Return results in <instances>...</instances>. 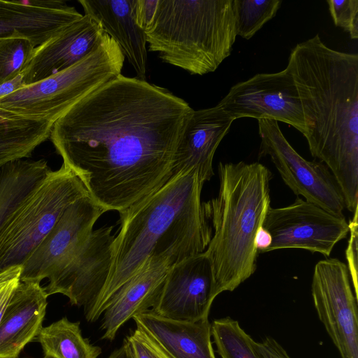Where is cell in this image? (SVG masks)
<instances>
[{"label": "cell", "instance_id": "f1b7e54d", "mask_svg": "<svg viewBox=\"0 0 358 358\" xmlns=\"http://www.w3.org/2000/svg\"><path fill=\"white\" fill-rule=\"evenodd\" d=\"M128 358H169L141 329L136 328L124 339Z\"/></svg>", "mask_w": 358, "mask_h": 358}, {"label": "cell", "instance_id": "277c9868", "mask_svg": "<svg viewBox=\"0 0 358 358\" xmlns=\"http://www.w3.org/2000/svg\"><path fill=\"white\" fill-rule=\"evenodd\" d=\"M217 195L203 203L213 232L204 252L211 265L212 296L232 292L257 269L254 240L270 206L272 173L259 162H220Z\"/></svg>", "mask_w": 358, "mask_h": 358}, {"label": "cell", "instance_id": "7a4b0ae2", "mask_svg": "<svg viewBox=\"0 0 358 358\" xmlns=\"http://www.w3.org/2000/svg\"><path fill=\"white\" fill-rule=\"evenodd\" d=\"M287 66L300 98L311 155L358 208V55L329 48L319 34L296 45Z\"/></svg>", "mask_w": 358, "mask_h": 358}, {"label": "cell", "instance_id": "e575fe53", "mask_svg": "<svg viewBox=\"0 0 358 358\" xmlns=\"http://www.w3.org/2000/svg\"><path fill=\"white\" fill-rule=\"evenodd\" d=\"M26 86L22 73L0 85V99L3 98Z\"/></svg>", "mask_w": 358, "mask_h": 358}, {"label": "cell", "instance_id": "4dcf8cb0", "mask_svg": "<svg viewBox=\"0 0 358 358\" xmlns=\"http://www.w3.org/2000/svg\"><path fill=\"white\" fill-rule=\"evenodd\" d=\"M22 266H15L0 271V319L20 282Z\"/></svg>", "mask_w": 358, "mask_h": 358}, {"label": "cell", "instance_id": "7c38bea8", "mask_svg": "<svg viewBox=\"0 0 358 358\" xmlns=\"http://www.w3.org/2000/svg\"><path fill=\"white\" fill-rule=\"evenodd\" d=\"M105 212L90 196L72 203L22 264L20 281L41 283L58 273L86 243Z\"/></svg>", "mask_w": 358, "mask_h": 358}, {"label": "cell", "instance_id": "ac0fdd59", "mask_svg": "<svg viewBox=\"0 0 358 358\" xmlns=\"http://www.w3.org/2000/svg\"><path fill=\"white\" fill-rule=\"evenodd\" d=\"M48 295L41 283L20 282L0 319V358H18L43 327Z\"/></svg>", "mask_w": 358, "mask_h": 358}, {"label": "cell", "instance_id": "e0dca14e", "mask_svg": "<svg viewBox=\"0 0 358 358\" xmlns=\"http://www.w3.org/2000/svg\"><path fill=\"white\" fill-rule=\"evenodd\" d=\"M234 121L219 104L192 110L177 148L174 175L194 169L204 182L210 180L214 176V155Z\"/></svg>", "mask_w": 358, "mask_h": 358}, {"label": "cell", "instance_id": "d590c367", "mask_svg": "<svg viewBox=\"0 0 358 358\" xmlns=\"http://www.w3.org/2000/svg\"><path fill=\"white\" fill-rule=\"evenodd\" d=\"M20 2L27 6L45 9H59L69 6L65 1L60 0H21Z\"/></svg>", "mask_w": 358, "mask_h": 358}, {"label": "cell", "instance_id": "ba28073f", "mask_svg": "<svg viewBox=\"0 0 358 358\" xmlns=\"http://www.w3.org/2000/svg\"><path fill=\"white\" fill-rule=\"evenodd\" d=\"M261 138L259 158L269 156L285 185L297 196L324 210L343 215L341 190L328 167L319 161H308L289 144L272 120H259Z\"/></svg>", "mask_w": 358, "mask_h": 358}, {"label": "cell", "instance_id": "3957f363", "mask_svg": "<svg viewBox=\"0 0 358 358\" xmlns=\"http://www.w3.org/2000/svg\"><path fill=\"white\" fill-rule=\"evenodd\" d=\"M204 183L195 169L180 171L119 213L109 274L97 297L84 308L87 321L102 315L112 296L150 257L166 256L173 265L206 251L213 229L201 202Z\"/></svg>", "mask_w": 358, "mask_h": 358}, {"label": "cell", "instance_id": "8d00e7d4", "mask_svg": "<svg viewBox=\"0 0 358 358\" xmlns=\"http://www.w3.org/2000/svg\"><path fill=\"white\" fill-rule=\"evenodd\" d=\"M108 358H128L124 345H122L121 347L114 350Z\"/></svg>", "mask_w": 358, "mask_h": 358}, {"label": "cell", "instance_id": "9c48e42d", "mask_svg": "<svg viewBox=\"0 0 358 358\" xmlns=\"http://www.w3.org/2000/svg\"><path fill=\"white\" fill-rule=\"evenodd\" d=\"M262 227L272 237L266 252L302 249L327 257L349 233V224L344 215H334L299 197L285 207L270 206Z\"/></svg>", "mask_w": 358, "mask_h": 358}, {"label": "cell", "instance_id": "52a82bcc", "mask_svg": "<svg viewBox=\"0 0 358 358\" xmlns=\"http://www.w3.org/2000/svg\"><path fill=\"white\" fill-rule=\"evenodd\" d=\"M90 196L65 164L50 170L4 219L0 227V271L22 266L65 210Z\"/></svg>", "mask_w": 358, "mask_h": 358}, {"label": "cell", "instance_id": "603a6c76", "mask_svg": "<svg viewBox=\"0 0 358 358\" xmlns=\"http://www.w3.org/2000/svg\"><path fill=\"white\" fill-rule=\"evenodd\" d=\"M50 170L43 159H19L0 169V227L8 215Z\"/></svg>", "mask_w": 358, "mask_h": 358}, {"label": "cell", "instance_id": "2e32d148", "mask_svg": "<svg viewBox=\"0 0 358 358\" xmlns=\"http://www.w3.org/2000/svg\"><path fill=\"white\" fill-rule=\"evenodd\" d=\"M172 266L166 256L146 259L136 273L110 299L102 314V339L112 341L135 315L153 307Z\"/></svg>", "mask_w": 358, "mask_h": 358}, {"label": "cell", "instance_id": "7402d4cb", "mask_svg": "<svg viewBox=\"0 0 358 358\" xmlns=\"http://www.w3.org/2000/svg\"><path fill=\"white\" fill-rule=\"evenodd\" d=\"M54 122L24 116L0 108V169L29 157L50 138Z\"/></svg>", "mask_w": 358, "mask_h": 358}, {"label": "cell", "instance_id": "30bf717a", "mask_svg": "<svg viewBox=\"0 0 358 358\" xmlns=\"http://www.w3.org/2000/svg\"><path fill=\"white\" fill-rule=\"evenodd\" d=\"M234 120L243 117L272 120L308 133L296 84L287 67L276 73H257L233 85L218 103Z\"/></svg>", "mask_w": 358, "mask_h": 358}, {"label": "cell", "instance_id": "1f68e13d", "mask_svg": "<svg viewBox=\"0 0 358 358\" xmlns=\"http://www.w3.org/2000/svg\"><path fill=\"white\" fill-rule=\"evenodd\" d=\"M255 348L262 358H291L282 345L274 338L266 337L254 342Z\"/></svg>", "mask_w": 358, "mask_h": 358}, {"label": "cell", "instance_id": "83f0119b", "mask_svg": "<svg viewBox=\"0 0 358 358\" xmlns=\"http://www.w3.org/2000/svg\"><path fill=\"white\" fill-rule=\"evenodd\" d=\"M327 3L334 24L348 31L352 39H357L358 1L328 0Z\"/></svg>", "mask_w": 358, "mask_h": 358}, {"label": "cell", "instance_id": "d4e9b609", "mask_svg": "<svg viewBox=\"0 0 358 358\" xmlns=\"http://www.w3.org/2000/svg\"><path fill=\"white\" fill-rule=\"evenodd\" d=\"M211 335L222 358H262L255 348V341L231 317L214 320Z\"/></svg>", "mask_w": 358, "mask_h": 358}, {"label": "cell", "instance_id": "74e56055", "mask_svg": "<svg viewBox=\"0 0 358 358\" xmlns=\"http://www.w3.org/2000/svg\"><path fill=\"white\" fill-rule=\"evenodd\" d=\"M43 358H52V357H48V356H43Z\"/></svg>", "mask_w": 358, "mask_h": 358}, {"label": "cell", "instance_id": "4fadbf2b", "mask_svg": "<svg viewBox=\"0 0 358 358\" xmlns=\"http://www.w3.org/2000/svg\"><path fill=\"white\" fill-rule=\"evenodd\" d=\"M113 226L93 230L86 243L66 266L50 278L44 289L49 296H66L71 305H90L99 295L108 278L115 235Z\"/></svg>", "mask_w": 358, "mask_h": 358}, {"label": "cell", "instance_id": "d6a6232c", "mask_svg": "<svg viewBox=\"0 0 358 358\" xmlns=\"http://www.w3.org/2000/svg\"><path fill=\"white\" fill-rule=\"evenodd\" d=\"M157 0H135L134 15L138 25L144 31L155 14Z\"/></svg>", "mask_w": 358, "mask_h": 358}, {"label": "cell", "instance_id": "5bb4252c", "mask_svg": "<svg viewBox=\"0 0 358 358\" xmlns=\"http://www.w3.org/2000/svg\"><path fill=\"white\" fill-rule=\"evenodd\" d=\"M210 262L202 252L172 265L152 310L162 317L197 321L208 318L214 299Z\"/></svg>", "mask_w": 358, "mask_h": 358}, {"label": "cell", "instance_id": "5b68a950", "mask_svg": "<svg viewBox=\"0 0 358 358\" xmlns=\"http://www.w3.org/2000/svg\"><path fill=\"white\" fill-rule=\"evenodd\" d=\"M145 32L163 62L193 75L213 72L237 36L234 0H157Z\"/></svg>", "mask_w": 358, "mask_h": 358}, {"label": "cell", "instance_id": "f546056e", "mask_svg": "<svg viewBox=\"0 0 358 358\" xmlns=\"http://www.w3.org/2000/svg\"><path fill=\"white\" fill-rule=\"evenodd\" d=\"M358 208L353 213L352 219L350 220L349 233L350 238L348 246L345 250V257L347 259V266L350 276L352 281L355 296L358 300V258H357V245H358V224H357Z\"/></svg>", "mask_w": 358, "mask_h": 358}, {"label": "cell", "instance_id": "8fae6325", "mask_svg": "<svg viewBox=\"0 0 358 358\" xmlns=\"http://www.w3.org/2000/svg\"><path fill=\"white\" fill-rule=\"evenodd\" d=\"M311 293L319 319L341 358H358L357 300L347 265L336 258L319 261Z\"/></svg>", "mask_w": 358, "mask_h": 358}, {"label": "cell", "instance_id": "cb8c5ba5", "mask_svg": "<svg viewBox=\"0 0 358 358\" xmlns=\"http://www.w3.org/2000/svg\"><path fill=\"white\" fill-rule=\"evenodd\" d=\"M44 356L52 358H98L101 348L84 338L80 322L66 317L43 327L36 336Z\"/></svg>", "mask_w": 358, "mask_h": 358}, {"label": "cell", "instance_id": "484cf974", "mask_svg": "<svg viewBox=\"0 0 358 358\" xmlns=\"http://www.w3.org/2000/svg\"><path fill=\"white\" fill-rule=\"evenodd\" d=\"M281 3V0H234L237 36L250 39L275 16Z\"/></svg>", "mask_w": 358, "mask_h": 358}, {"label": "cell", "instance_id": "d6986e66", "mask_svg": "<svg viewBox=\"0 0 358 358\" xmlns=\"http://www.w3.org/2000/svg\"><path fill=\"white\" fill-rule=\"evenodd\" d=\"M143 331L169 358H216L208 318L197 321L166 318L151 309L135 315Z\"/></svg>", "mask_w": 358, "mask_h": 358}, {"label": "cell", "instance_id": "44dd1931", "mask_svg": "<svg viewBox=\"0 0 358 358\" xmlns=\"http://www.w3.org/2000/svg\"><path fill=\"white\" fill-rule=\"evenodd\" d=\"M83 15L74 7L45 9L0 0V39L22 37L38 47Z\"/></svg>", "mask_w": 358, "mask_h": 358}, {"label": "cell", "instance_id": "836d02e7", "mask_svg": "<svg viewBox=\"0 0 358 358\" xmlns=\"http://www.w3.org/2000/svg\"><path fill=\"white\" fill-rule=\"evenodd\" d=\"M272 243L271 234L262 226L259 227L255 236L254 245L258 253H265Z\"/></svg>", "mask_w": 358, "mask_h": 358}, {"label": "cell", "instance_id": "4316f807", "mask_svg": "<svg viewBox=\"0 0 358 358\" xmlns=\"http://www.w3.org/2000/svg\"><path fill=\"white\" fill-rule=\"evenodd\" d=\"M35 48L29 39L22 37L0 39V85L24 71Z\"/></svg>", "mask_w": 358, "mask_h": 358}, {"label": "cell", "instance_id": "ffe728a7", "mask_svg": "<svg viewBox=\"0 0 358 358\" xmlns=\"http://www.w3.org/2000/svg\"><path fill=\"white\" fill-rule=\"evenodd\" d=\"M85 14L96 20L113 38L124 58L144 80L147 71V40L134 15L135 0H79Z\"/></svg>", "mask_w": 358, "mask_h": 358}, {"label": "cell", "instance_id": "6da1fadb", "mask_svg": "<svg viewBox=\"0 0 358 358\" xmlns=\"http://www.w3.org/2000/svg\"><path fill=\"white\" fill-rule=\"evenodd\" d=\"M192 110L164 87L120 74L57 120L50 138L91 199L120 213L174 176Z\"/></svg>", "mask_w": 358, "mask_h": 358}, {"label": "cell", "instance_id": "8992f818", "mask_svg": "<svg viewBox=\"0 0 358 358\" xmlns=\"http://www.w3.org/2000/svg\"><path fill=\"white\" fill-rule=\"evenodd\" d=\"M124 57L106 33L100 45L69 69L0 99V108L55 122L70 108L121 74Z\"/></svg>", "mask_w": 358, "mask_h": 358}, {"label": "cell", "instance_id": "9a60e30c", "mask_svg": "<svg viewBox=\"0 0 358 358\" xmlns=\"http://www.w3.org/2000/svg\"><path fill=\"white\" fill-rule=\"evenodd\" d=\"M106 33L88 15L36 47L24 71L25 85L34 84L73 66L101 43Z\"/></svg>", "mask_w": 358, "mask_h": 358}]
</instances>
